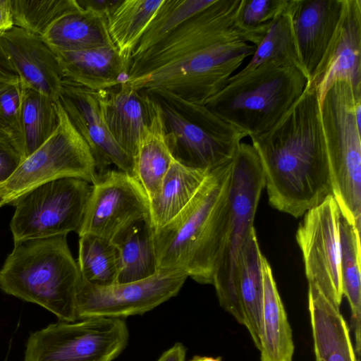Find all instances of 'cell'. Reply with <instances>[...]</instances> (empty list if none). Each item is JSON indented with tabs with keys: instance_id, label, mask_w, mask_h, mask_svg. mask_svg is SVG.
Masks as SVG:
<instances>
[{
	"instance_id": "obj_7",
	"label": "cell",
	"mask_w": 361,
	"mask_h": 361,
	"mask_svg": "<svg viewBox=\"0 0 361 361\" xmlns=\"http://www.w3.org/2000/svg\"><path fill=\"white\" fill-rule=\"evenodd\" d=\"M264 188L259 157L252 145L242 142L233 157L228 233L212 285L220 305L244 326L237 294L238 267L243 249L255 228V214Z\"/></svg>"
},
{
	"instance_id": "obj_11",
	"label": "cell",
	"mask_w": 361,
	"mask_h": 361,
	"mask_svg": "<svg viewBox=\"0 0 361 361\" xmlns=\"http://www.w3.org/2000/svg\"><path fill=\"white\" fill-rule=\"evenodd\" d=\"M91 184L63 178L40 185L15 201L10 223L14 243L78 233Z\"/></svg>"
},
{
	"instance_id": "obj_25",
	"label": "cell",
	"mask_w": 361,
	"mask_h": 361,
	"mask_svg": "<svg viewBox=\"0 0 361 361\" xmlns=\"http://www.w3.org/2000/svg\"><path fill=\"white\" fill-rule=\"evenodd\" d=\"M152 100L151 119L133 159L135 178L143 188L149 202L157 192L174 160L166 142L160 106Z\"/></svg>"
},
{
	"instance_id": "obj_33",
	"label": "cell",
	"mask_w": 361,
	"mask_h": 361,
	"mask_svg": "<svg viewBox=\"0 0 361 361\" xmlns=\"http://www.w3.org/2000/svg\"><path fill=\"white\" fill-rule=\"evenodd\" d=\"M271 61H280L293 66L305 75L298 54L290 20L286 10L272 21L264 37L256 47L250 61L242 70L235 74L243 75L259 65Z\"/></svg>"
},
{
	"instance_id": "obj_18",
	"label": "cell",
	"mask_w": 361,
	"mask_h": 361,
	"mask_svg": "<svg viewBox=\"0 0 361 361\" xmlns=\"http://www.w3.org/2000/svg\"><path fill=\"white\" fill-rule=\"evenodd\" d=\"M0 46L23 85L59 99L63 75L56 52L42 35L13 26L0 37Z\"/></svg>"
},
{
	"instance_id": "obj_5",
	"label": "cell",
	"mask_w": 361,
	"mask_h": 361,
	"mask_svg": "<svg viewBox=\"0 0 361 361\" xmlns=\"http://www.w3.org/2000/svg\"><path fill=\"white\" fill-rule=\"evenodd\" d=\"M145 93L160 106L172 157L187 166L212 170L221 166L233 159L247 137L204 104L162 90H147Z\"/></svg>"
},
{
	"instance_id": "obj_14",
	"label": "cell",
	"mask_w": 361,
	"mask_h": 361,
	"mask_svg": "<svg viewBox=\"0 0 361 361\" xmlns=\"http://www.w3.org/2000/svg\"><path fill=\"white\" fill-rule=\"evenodd\" d=\"M341 212L332 195L303 215L295 238L308 283L316 285L340 308L343 299L340 238Z\"/></svg>"
},
{
	"instance_id": "obj_10",
	"label": "cell",
	"mask_w": 361,
	"mask_h": 361,
	"mask_svg": "<svg viewBox=\"0 0 361 361\" xmlns=\"http://www.w3.org/2000/svg\"><path fill=\"white\" fill-rule=\"evenodd\" d=\"M128 340L123 319L59 321L30 334L23 361H113Z\"/></svg>"
},
{
	"instance_id": "obj_42",
	"label": "cell",
	"mask_w": 361,
	"mask_h": 361,
	"mask_svg": "<svg viewBox=\"0 0 361 361\" xmlns=\"http://www.w3.org/2000/svg\"><path fill=\"white\" fill-rule=\"evenodd\" d=\"M187 348L179 342L163 353L157 361H185Z\"/></svg>"
},
{
	"instance_id": "obj_41",
	"label": "cell",
	"mask_w": 361,
	"mask_h": 361,
	"mask_svg": "<svg viewBox=\"0 0 361 361\" xmlns=\"http://www.w3.org/2000/svg\"><path fill=\"white\" fill-rule=\"evenodd\" d=\"M20 80L9 61L0 46V82H12Z\"/></svg>"
},
{
	"instance_id": "obj_35",
	"label": "cell",
	"mask_w": 361,
	"mask_h": 361,
	"mask_svg": "<svg viewBox=\"0 0 361 361\" xmlns=\"http://www.w3.org/2000/svg\"><path fill=\"white\" fill-rule=\"evenodd\" d=\"M14 26L43 35L62 16L80 8L77 0H11Z\"/></svg>"
},
{
	"instance_id": "obj_20",
	"label": "cell",
	"mask_w": 361,
	"mask_h": 361,
	"mask_svg": "<svg viewBox=\"0 0 361 361\" xmlns=\"http://www.w3.org/2000/svg\"><path fill=\"white\" fill-rule=\"evenodd\" d=\"M99 92L103 116L110 133L119 147L134 159L151 119L153 100L124 80L115 87Z\"/></svg>"
},
{
	"instance_id": "obj_9",
	"label": "cell",
	"mask_w": 361,
	"mask_h": 361,
	"mask_svg": "<svg viewBox=\"0 0 361 361\" xmlns=\"http://www.w3.org/2000/svg\"><path fill=\"white\" fill-rule=\"evenodd\" d=\"M59 126L51 136L21 161L15 172L0 185V208L46 183L77 178L93 184L99 176L90 147L56 101Z\"/></svg>"
},
{
	"instance_id": "obj_38",
	"label": "cell",
	"mask_w": 361,
	"mask_h": 361,
	"mask_svg": "<svg viewBox=\"0 0 361 361\" xmlns=\"http://www.w3.org/2000/svg\"><path fill=\"white\" fill-rule=\"evenodd\" d=\"M21 159L13 149L0 145V185L15 172Z\"/></svg>"
},
{
	"instance_id": "obj_37",
	"label": "cell",
	"mask_w": 361,
	"mask_h": 361,
	"mask_svg": "<svg viewBox=\"0 0 361 361\" xmlns=\"http://www.w3.org/2000/svg\"><path fill=\"white\" fill-rule=\"evenodd\" d=\"M22 85L20 80L0 82V135L24 159L22 128Z\"/></svg>"
},
{
	"instance_id": "obj_19",
	"label": "cell",
	"mask_w": 361,
	"mask_h": 361,
	"mask_svg": "<svg viewBox=\"0 0 361 361\" xmlns=\"http://www.w3.org/2000/svg\"><path fill=\"white\" fill-rule=\"evenodd\" d=\"M343 4L344 0H288L286 11L308 80L334 34Z\"/></svg>"
},
{
	"instance_id": "obj_2",
	"label": "cell",
	"mask_w": 361,
	"mask_h": 361,
	"mask_svg": "<svg viewBox=\"0 0 361 361\" xmlns=\"http://www.w3.org/2000/svg\"><path fill=\"white\" fill-rule=\"evenodd\" d=\"M233 168V158L210 170L185 208L153 231L157 271L212 285L229 230Z\"/></svg>"
},
{
	"instance_id": "obj_30",
	"label": "cell",
	"mask_w": 361,
	"mask_h": 361,
	"mask_svg": "<svg viewBox=\"0 0 361 361\" xmlns=\"http://www.w3.org/2000/svg\"><path fill=\"white\" fill-rule=\"evenodd\" d=\"M341 247V273L343 296L349 303L352 326L355 338V353L360 356L361 317V246L360 231L348 223L342 216L340 220Z\"/></svg>"
},
{
	"instance_id": "obj_6",
	"label": "cell",
	"mask_w": 361,
	"mask_h": 361,
	"mask_svg": "<svg viewBox=\"0 0 361 361\" xmlns=\"http://www.w3.org/2000/svg\"><path fill=\"white\" fill-rule=\"evenodd\" d=\"M361 94L350 84L337 81L328 90L320 106L328 155L332 196L341 216L361 228V138L355 116Z\"/></svg>"
},
{
	"instance_id": "obj_24",
	"label": "cell",
	"mask_w": 361,
	"mask_h": 361,
	"mask_svg": "<svg viewBox=\"0 0 361 361\" xmlns=\"http://www.w3.org/2000/svg\"><path fill=\"white\" fill-rule=\"evenodd\" d=\"M42 37L55 52L115 46L108 31L107 17L80 6L55 21Z\"/></svg>"
},
{
	"instance_id": "obj_27",
	"label": "cell",
	"mask_w": 361,
	"mask_h": 361,
	"mask_svg": "<svg viewBox=\"0 0 361 361\" xmlns=\"http://www.w3.org/2000/svg\"><path fill=\"white\" fill-rule=\"evenodd\" d=\"M261 252L254 228L243 249L240 260L237 294L238 302L248 330L256 348H260L263 285Z\"/></svg>"
},
{
	"instance_id": "obj_3",
	"label": "cell",
	"mask_w": 361,
	"mask_h": 361,
	"mask_svg": "<svg viewBox=\"0 0 361 361\" xmlns=\"http://www.w3.org/2000/svg\"><path fill=\"white\" fill-rule=\"evenodd\" d=\"M80 279L66 235H57L14 243L0 269V289L42 307L59 321L75 322Z\"/></svg>"
},
{
	"instance_id": "obj_13",
	"label": "cell",
	"mask_w": 361,
	"mask_h": 361,
	"mask_svg": "<svg viewBox=\"0 0 361 361\" xmlns=\"http://www.w3.org/2000/svg\"><path fill=\"white\" fill-rule=\"evenodd\" d=\"M187 278L180 271H158L137 281L97 286L81 277L77 293V320L142 315L176 296Z\"/></svg>"
},
{
	"instance_id": "obj_26",
	"label": "cell",
	"mask_w": 361,
	"mask_h": 361,
	"mask_svg": "<svg viewBox=\"0 0 361 361\" xmlns=\"http://www.w3.org/2000/svg\"><path fill=\"white\" fill-rule=\"evenodd\" d=\"M209 171L173 161L157 192L149 201V221L153 231L164 226L185 208Z\"/></svg>"
},
{
	"instance_id": "obj_28",
	"label": "cell",
	"mask_w": 361,
	"mask_h": 361,
	"mask_svg": "<svg viewBox=\"0 0 361 361\" xmlns=\"http://www.w3.org/2000/svg\"><path fill=\"white\" fill-rule=\"evenodd\" d=\"M119 254L116 283L140 281L157 272L149 219L136 222L112 241Z\"/></svg>"
},
{
	"instance_id": "obj_44",
	"label": "cell",
	"mask_w": 361,
	"mask_h": 361,
	"mask_svg": "<svg viewBox=\"0 0 361 361\" xmlns=\"http://www.w3.org/2000/svg\"><path fill=\"white\" fill-rule=\"evenodd\" d=\"M0 145H3L4 147H8V148L13 149V151H15L12 148V147L8 144V142L4 137H2L1 135H0Z\"/></svg>"
},
{
	"instance_id": "obj_39",
	"label": "cell",
	"mask_w": 361,
	"mask_h": 361,
	"mask_svg": "<svg viewBox=\"0 0 361 361\" xmlns=\"http://www.w3.org/2000/svg\"><path fill=\"white\" fill-rule=\"evenodd\" d=\"M82 8L104 14L106 17L121 0H77Z\"/></svg>"
},
{
	"instance_id": "obj_12",
	"label": "cell",
	"mask_w": 361,
	"mask_h": 361,
	"mask_svg": "<svg viewBox=\"0 0 361 361\" xmlns=\"http://www.w3.org/2000/svg\"><path fill=\"white\" fill-rule=\"evenodd\" d=\"M241 1L214 0L141 55L131 59L126 80L147 73L207 45L237 40L245 42L235 25Z\"/></svg>"
},
{
	"instance_id": "obj_29",
	"label": "cell",
	"mask_w": 361,
	"mask_h": 361,
	"mask_svg": "<svg viewBox=\"0 0 361 361\" xmlns=\"http://www.w3.org/2000/svg\"><path fill=\"white\" fill-rule=\"evenodd\" d=\"M164 0H125L107 16L110 37L121 54H132Z\"/></svg>"
},
{
	"instance_id": "obj_15",
	"label": "cell",
	"mask_w": 361,
	"mask_h": 361,
	"mask_svg": "<svg viewBox=\"0 0 361 361\" xmlns=\"http://www.w3.org/2000/svg\"><path fill=\"white\" fill-rule=\"evenodd\" d=\"M78 235L113 241L137 221L149 219V202L138 181L120 170H106L91 184Z\"/></svg>"
},
{
	"instance_id": "obj_17",
	"label": "cell",
	"mask_w": 361,
	"mask_h": 361,
	"mask_svg": "<svg viewBox=\"0 0 361 361\" xmlns=\"http://www.w3.org/2000/svg\"><path fill=\"white\" fill-rule=\"evenodd\" d=\"M337 81L350 85L361 94V1L344 0L340 20L319 65L307 83L321 104Z\"/></svg>"
},
{
	"instance_id": "obj_1",
	"label": "cell",
	"mask_w": 361,
	"mask_h": 361,
	"mask_svg": "<svg viewBox=\"0 0 361 361\" xmlns=\"http://www.w3.org/2000/svg\"><path fill=\"white\" fill-rule=\"evenodd\" d=\"M250 139L272 207L298 218L332 195L320 105L310 85L273 127Z\"/></svg>"
},
{
	"instance_id": "obj_21",
	"label": "cell",
	"mask_w": 361,
	"mask_h": 361,
	"mask_svg": "<svg viewBox=\"0 0 361 361\" xmlns=\"http://www.w3.org/2000/svg\"><path fill=\"white\" fill-rule=\"evenodd\" d=\"M56 54L63 78L94 91L118 86L130 65L115 46Z\"/></svg>"
},
{
	"instance_id": "obj_16",
	"label": "cell",
	"mask_w": 361,
	"mask_h": 361,
	"mask_svg": "<svg viewBox=\"0 0 361 361\" xmlns=\"http://www.w3.org/2000/svg\"><path fill=\"white\" fill-rule=\"evenodd\" d=\"M59 102L90 147L99 175L114 164L135 178L134 161L116 142L104 121L99 92L63 78Z\"/></svg>"
},
{
	"instance_id": "obj_23",
	"label": "cell",
	"mask_w": 361,
	"mask_h": 361,
	"mask_svg": "<svg viewBox=\"0 0 361 361\" xmlns=\"http://www.w3.org/2000/svg\"><path fill=\"white\" fill-rule=\"evenodd\" d=\"M263 285L260 332L261 361H292V329L267 258H262Z\"/></svg>"
},
{
	"instance_id": "obj_8",
	"label": "cell",
	"mask_w": 361,
	"mask_h": 361,
	"mask_svg": "<svg viewBox=\"0 0 361 361\" xmlns=\"http://www.w3.org/2000/svg\"><path fill=\"white\" fill-rule=\"evenodd\" d=\"M256 46L244 41L212 44L125 82L137 91L158 89L204 104L226 84Z\"/></svg>"
},
{
	"instance_id": "obj_22",
	"label": "cell",
	"mask_w": 361,
	"mask_h": 361,
	"mask_svg": "<svg viewBox=\"0 0 361 361\" xmlns=\"http://www.w3.org/2000/svg\"><path fill=\"white\" fill-rule=\"evenodd\" d=\"M307 296L315 361H360L340 308L314 284Z\"/></svg>"
},
{
	"instance_id": "obj_43",
	"label": "cell",
	"mask_w": 361,
	"mask_h": 361,
	"mask_svg": "<svg viewBox=\"0 0 361 361\" xmlns=\"http://www.w3.org/2000/svg\"><path fill=\"white\" fill-rule=\"evenodd\" d=\"M189 361H222L221 357H214L208 356L195 355Z\"/></svg>"
},
{
	"instance_id": "obj_32",
	"label": "cell",
	"mask_w": 361,
	"mask_h": 361,
	"mask_svg": "<svg viewBox=\"0 0 361 361\" xmlns=\"http://www.w3.org/2000/svg\"><path fill=\"white\" fill-rule=\"evenodd\" d=\"M78 266L81 277L97 286L116 283L119 254L114 243L91 234L79 236Z\"/></svg>"
},
{
	"instance_id": "obj_36",
	"label": "cell",
	"mask_w": 361,
	"mask_h": 361,
	"mask_svg": "<svg viewBox=\"0 0 361 361\" xmlns=\"http://www.w3.org/2000/svg\"><path fill=\"white\" fill-rule=\"evenodd\" d=\"M288 0H242L235 18L244 40L257 46L272 21L286 11Z\"/></svg>"
},
{
	"instance_id": "obj_4",
	"label": "cell",
	"mask_w": 361,
	"mask_h": 361,
	"mask_svg": "<svg viewBox=\"0 0 361 361\" xmlns=\"http://www.w3.org/2000/svg\"><path fill=\"white\" fill-rule=\"evenodd\" d=\"M308 80L298 68L271 61L233 74L204 105L250 137L273 127L302 94Z\"/></svg>"
},
{
	"instance_id": "obj_40",
	"label": "cell",
	"mask_w": 361,
	"mask_h": 361,
	"mask_svg": "<svg viewBox=\"0 0 361 361\" xmlns=\"http://www.w3.org/2000/svg\"><path fill=\"white\" fill-rule=\"evenodd\" d=\"M13 26L11 0H0V37Z\"/></svg>"
},
{
	"instance_id": "obj_34",
	"label": "cell",
	"mask_w": 361,
	"mask_h": 361,
	"mask_svg": "<svg viewBox=\"0 0 361 361\" xmlns=\"http://www.w3.org/2000/svg\"><path fill=\"white\" fill-rule=\"evenodd\" d=\"M214 0H164L134 49L137 57L192 16L211 5Z\"/></svg>"
},
{
	"instance_id": "obj_31",
	"label": "cell",
	"mask_w": 361,
	"mask_h": 361,
	"mask_svg": "<svg viewBox=\"0 0 361 361\" xmlns=\"http://www.w3.org/2000/svg\"><path fill=\"white\" fill-rule=\"evenodd\" d=\"M21 85V120L25 159L55 132L59 118L56 101Z\"/></svg>"
}]
</instances>
